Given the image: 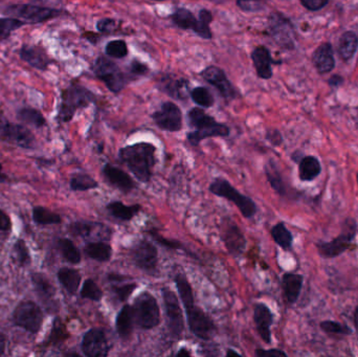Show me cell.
<instances>
[{
	"instance_id": "obj_28",
	"label": "cell",
	"mask_w": 358,
	"mask_h": 357,
	"mask_svg": "<svg viewBox=\"0 0 358 357\" xmlns=\"http://www.w3.org/2000/svg\"><path fill=\"white\" fill-rule=\"evenodd\" d=\"M322 165L316 157L306 155L298 161V178L301 182H310L320 176Z\"/></svg>"
},
{
	"instance_id": "obj_9",
	"label": "cell",
	"mask_w": 358,
	"mask_h": 357,
	"mask_svg": "<svg viewBox=\"0 0 358 357\" xmlns=\"http://www.w3.org/2000/svg\"><path fill=\"white\" fill-rule=\"evenodd\" d=\"M164 299V311H166L168 328L171 336L175 340L182 338L185 331L184 313L179 304V299L172 289L164 287L162 290Z\"/></svg>"
},
{
	"instance_id": "obj_18",
	"label": "cell",
	"mask_w": 358,
	"mask_h": 357,
	"mask_svg": "<svg viewBox=\"0 0 358 357\" xmlns=\"http://www.w3.org/2000/svg\"><path fill=\"white\" fill-rule=\"evenodd\" d=\"M201 75L203 79L213 85L226 100H232L238 96L236 88L232 86L224 71L219 67H209L203 71Z\"/></svg>"
},
{
	"instance_id": "obj_23",
	"label": "cell",
	"mask_w": 358,
	"mask_h": 357,
	"mask_svg": "<svg viewBox=\"0 0 358 357\" xmlns=\"http://www.w3.org/2000/svg\"><path fill=\"white\" fill-rule=\"evenodd\" d=\"M135 317L133 306H123L122 309L117 313V319H115V328H117V334L123 340H128L133 336V327H135Z\"/></svg>"
},
{
	"instance_id": "obj_26",
	"label": "cell",
	"mask_w": 358,
	"mask_h": 357,
	"mask_svg": "<svg viewBox=\"0 0 358 357\" xmlns=\"http://www.w3.org/2000/svg\"><path fill=\"white\" fill-rule=\"evenodd\" d=\"M160 89L176 100H185L188 96V82L174 76H164L160 78Z\"/></svg>"
},
{
	"instance_id": "obj_13",
	"label": "cell",
	"mask_w": 358,
	"mask_h": 357,
	"mask_svg": "<svg viewBox=\"0 0 358 357\" xmlns=\"http://www.w3.org/2000/svg\"><path fill=\"white\" fill-rule=\"evenodd\" d=\"M131 259L143 272H155L158 263V250L149 240L141 239L130 250Z\"/></svg>"
},
{
	"instance_id": "obj_50",
	"label": "cell",
	"mask_w": 358,
	"mask_h": 357,
	"mask_svg": "<svg viewBox=\"0 0 358 357\" xmlns=\"http://www.w3.org/2000/svg\"><path fill=\"white\" fill-rule=\"evenodd\" d=\"M99 32L104 33V34H110V33L115 32L117 26V21L110 18H104V19L100 20L96 24Z\"/></svg>"
},
{
	"instance_id": "obj_54",
	"label": "cell",
	"mask_w": 358,
	"mask_h": 357,
	"mask_svg": "<svg viewBox=\"0 0 358 357\" xmlns=\"http://www.w3.org/2000/svg\"><path fill=\"white\" fill-rule=\"evenodd\" d=\"M130 71L135 76H144L148 73V67L139 61L133 60L130 64Z\"/></svg>"
},
{
	"instance_id": "obj_47",
	"label": "cell",
	"mask_w": 358,
	"mask_h": 357,
	"mask_svg": "<svg viewBox=\"0 0 358 357\" xmlns=\"http://www.w3.org/2000/svg\"><path fill=\"white\" fill-rule=\"evenodd\" d=\"M147 233L151 236L154 241L157 242L160 245L171 250H186V247L180 242L175 239H168L164 236L160 235L156 229H148Z\"/></svg>"
},
{
	"instance_id": "obj_52",
	"label": "cell",
	"mask_w": 358,
	"mask_h": 357,
	"mask_svg": "<svg viewBox=\"0 0 358 357\" xmlns=\"http://www.w3.org/2000/svg\"><path fill=\"white\" fill-rule=\"evenodd\" d=\"M255 355L257 357H286L287 354L284 351L280 349H269V350H264V349H257Z\"/></svg>"
},
{
	"instance_id": "obj_46",
	"label": "cell",
	"mask_w": 358,
	"mask_h": 357,
	"mask_svg": "<svg viewBox=\"0 0 358 357\" xmlns=\"http://www.w3.org/2000/svg\"><path fill=\"white\" fill-rule=\"evenodd\" d=\"M26 22L17 19V18H1L0 19V40H5L14 31L24 26Z\"/></svg>"
},
{
	"instance_id": "obj_21",
	"label": "cell",
	"mask_w": 358,
	"mask_h": 357,
	"mask_svg": "<svg viewBox=\"0 0 358 357\" xmlns=\"http://www.w3.org/2000/svg\"><path fill=\"white\" fill-rule=\"evenodd\" d=\"M103 177L110 186H114L123 193H130L137 188L133 178L119 168L107 163L102 169Z\"/></svg>"
},
{
	"instance_id": "obj_22",
	"label": "cell",
	"mask_w": 358,
	"mask_h": 357,
	"mask_svg": "<svg viewBox=\"0 0 358 357\" xmlns=\"http://www.w3.org/2000/svg\"><path fill=\"white\" fill-rule=\"evenodd\" d=\"M304 277L294 272H286L282 277V290L284 299L288 304L292 305L298 302L303 287Z\"/></svg>"
},
{
	"instance_id": "obj_5",
	"label": "cell",
	"mask_w": 358,
	"mask_h": 357,
	"mask_svg": "<svg viewBox=\"0 0 358 357\" xmlns=\"http://www.w3.org/2000/svg\"><path fill=\"white\" fill-rule=\"evenodd\" d=\"M357 233V223L353 218H347L343 225V233L329 242L320 241L316 243V250L321 257L326 259L339 257L353 246V241Z\"/></svg>"
},
{
	"instance_id": "obj_41",
	"label": "cell",
	"mask_w": 358,
	"mask_h": 357,
	"mask_svg": "<svg viewBox=\"0 0 358 357\" xmlns=\"http://www.w3.org/2000/svg\"><path fill=\"white\" fill-rule=\"evenodd\" d=\"M101 223H88V221H77L69 225V233L76 237H90L94 229L101 227Z\"/></svg>"
},
{
	"instance_id": "obj_17",
	"label": "cell",
	"mask_w": 358,
	"mask_h": 357,
	"mask_svg": "<svg viewBox=\"0 0 358 357\" xmlns=\"http://www.w3.org/2000/svg\"><path fill=\"white\" fill-rule=\"evenodd\" d=\"M269 30L278 44L286 49L293 46V28L289 20L275 13L269 17Z\"/></svg>"
},
{
	"instance_id": "obj_61",
	"label": "cell",
	"mask_w": 358,
	"mask_h": 357,
	"mask_svg": "<svg viewBox=\"0 0 358 357\" xmlns=\"http://www.w3.org/2000/svg\"><path fill=\"white\" fill-rule=\"evenodd\" d=\"M8 176L3 172V165L0 164V182H7Z\"/></svg>"
},
{
	"instance_id": "obj_36",
	"label": "cell",
	"mask_w": 358,
	"mask_h": 357,
	"mask_svg": "<svg viewBox=\"0 0 358 357\" xmlns=\"http://www.w3.org/2000/svg\"><path fill=\"white\" fill-rule=\"evenodd\" d=\"M58 248L60 252L62 254V257L67 260L69 263L79 264L82 260L81 252L79 248L76 246V244L67 238H61L58 241Z\"/></svg>"
},
{
	"instance_id": "obj_60",
	"label": "cell",
	"mask_w": 358,
	"mask_h": 357,
	"mask_svg": "<svg viewBox=\"0 0 358 357\" xmlns=\"http://www.w3.org/2000/svg\"><path fill=\"white\" fill-rule=\"evenodd\" d=\"M354 327H355L356 333L358 336V306L356 307L355 313H354Z\"/></svg>"
},
{
	"instance_id": "obj_27",
	"label": "cell",
	"mask_w": 358,
	"mask_h": 357,
	"mask_svg": "<svg viewBox=\"0 0 358 357\" xmlns=\"http://www.w3.org/2000/svg\"><path fill=\"white\" fill-rule=\"evenodd\" d=\"M106 211L113 218L128 223L139 214L142 211V206L141 204L127 206L122 201H111L107 204Z\"/></svg>"
},
{
	"instance_id": "obj_59",
	"label": "cell",
	"mask_w": 358,
	"mask_h": 357,
	"mask_svg": "<svg viewBox=\"0 0 358 357\" xmlns=\"http://www.w3.org/2000/svg\"><path fill=\"white\" fill-rule=\"evenodd\" d=\"M176 356H192V353L190 352V350H189V349L182 348L180 349V350H179L178 352L176 353Z\"/></svg>"
},
{
	"instance_id": "obj_7",
	"label": "cell",
	"mask_w": 358,
	"mask_h": 357,
	"mask_svg": "<svg viewBox=\"0 0 358 357\" xmlns=\"http://www.w3.org/2000/svg\"><path fill=\"white\" fill-rule=\"evenodd\" d=\"M171 19L178 28L193 31L201 38L212 39L213 37L210 28V24L213 21V15L209 10H201L199 12L198 18H196L192 12L182 8V9H177L171 15Z\"/></svg>"
},
{
	"instance_id": "obj_37",
	"label": "cell",
	"mask_w": 358,
	"mask_h": 357,
	"mask_svg": "<svg viewBox=\"0 0 358 357\" xmlns=\"http://www.w3.org/2000/svg\"><path fill=\"white\" fill-rule=\"evenodd\" d=\"M69 186L75 192H85V191L99 188V182L88 174L76 173L71 176Z\"/></svg>"
},
{
	"instance_id": "obj_8",
	"label": "cell",
	"mask_w": 358,
	"mask_h": 357,
	"mask_svg": "<svg viewBox=\"0 0 358 357\" xmlns=\"http://www.w3.org/2000/svg\"><path fill=\"white\" fill-rule=\"evenodd\" d=\"M135 324L141 329L152 330L160 323V309L157 299L148 291H144L133 304Z\"/></svg>"
},
{
	"instance_id": "obj_14",
	"label": "cell",
	"mask_w": 358,
	"mask_h": 357,
	"mask_svg": "<svg viewBox=\"0 0 358 357\" xmlns=\"http://www.w3.org/2000/svg\"><path fill=\"white\" fill-rule=\"evenodd\" d=\"M7 14L12 17L17 18L28 24H39L53 19L59 15L57 10L49 9V8L38 7L34 5H14L8 8Z\"/></svg>"
},
{
	"instance_id": "obj_34",
	"label": "cell",
	"mask_w": 358,
	"mask_h": 357,
	"mask_svg": "<svg viewBox=\"0 0 358 357\" xmlns=\"http://www.w3.org/2000/svg\"><path fill=\"white\" fill-rule=\"evenodd\" d=\"M32 283L34 285L35 290L38 293L39 297L44 301H51L56 295V289L51 281L41 274V272H34L31 276Z\"/></svg>"
},
{
	"instance_id": "obj_3",
	"label": "cell",
	"mask_w": 358,
	"mask_h": 357,
	"mask_svg": "<svg viewBox=\"0 0 358 357\" xmlns=\"http://www.w3.org/2000/svg\"><path fill=\"white\" fill-rule=\"evenodd\" d=\"M189 124L194 130L187 135L190 145L197 147L203 139L210 137H226L230 135V128L222 123L217 122L201 108H193L188 114Z\"/></svg>"
},
{
	"instance_id": "obj_30",
	"label": "cell",
	"mask_w": 358,
	"mask_h": 357,
	"mask_svg": "<svg viewBox=\"0 0 358 357\" xmlns=\"http://www.w3.org/2000/svg\"><path fill=\"white\" fill-rule=\"evenodd\" d=\"M112 252L113 250L110 244L104 241L90 242L84 247V254L90 259L101 262V263L110 261Z\"/></svg>"
},
{
	"instance_id": "obj_4",
	"label": "cell",
	"mask_w": 358,
	"mask_h": 357,
	"mask_svg": "<svg viewBox=\"0 0 358 357\" xmlns=\"http://www.w3.org/2000/svg\"><path fill=\"white\" fill-rule=\"evenodd\" d=\"M209 190L212 194L234 203L244 218H253L258 212L257 203L250 197L239 192L225 178H215L210 184Z\"/></svg>"
},
{
	"instance_id": "obj_11",
	"label": "cell",
	"mask_w": 358,
	"mask_h": 357,
	"mask_svg": "<svg viewBox=\"0 0 358 357\" xmlns=\"http://www.w3.org/2000/svg\"><path fill=\"white\" fill-rule=\"evenodd\" d=\"M14 324L30 333H38L43 324L40 307L32 301L18 304L13 313Z\"/></svg>"
},
{
	"instance_id": "obj_16",
	"label": "cell",
	"mask_w": 358,
	"mask_h": 357,
	"mask_svg": "<svg viewBox=\"0 0 358 357\" xmlns=\"http://www.w3.org/2000/svg\"><path fill=\"white\" fill-rule=\"evenodd\" d=\"M154 123L158 128L169 132H178L182 129V110L173 102L162 104L160 110L154 112Z\"/></svg>"
},
{
	"instance_id": "obj_1",
	"label": "cell",
	"mask_w": 358,
	"mask_h": 357,
	"mask_svg": "<svg viewBox=\"0 0 358 357\" xmlns=\"http://www.w3.org/2000/svg\"><path fill=\"white\" fill-rule=\"evenodd\" d=\"M179 297L187 313L189 329L196 338L210 340L217 331L213 319L205 311L195 304L192 285L184 272H177L174 278Z\"/></svg>"
},
{
	"instance_id": "obj_55",
	"label": "cell",
	"mask_w": 358,
	"mask_h": 357,
	"mask_svg": "<svg viewBox=\"0 0 358 357\" xmlns=\"http://www.w3.org/2000/svg\"><path fill=\"white\" fill-rule=\"evenodd\" d=\"M12 227V221L10 218L9 215L7 213L3 212V210H0V231L1 232H9Z\"/></svg>"
},
{
	"instance_id": "obj_20",
	"label": "cell",
	"mask_w": 358,
	"mask_h": 357,
	"mask_svg": "<svg viewBox=\"0 0 358 357\" xmlns=\"http://www.w3.org/2000/svg\"><path fill=\"white\" fill-rule=\"evenodd\" d=\"M275 315L268 306L264 303H256L254 306V323L257 332L265 344H271V326Z\"/></svg>"
},
{
	"instance_id": "obj_39",
	"label": "cell",
	"mask_w": 358,
	"mask_h": 357,
	"mask_svg": "<svg viewBox=\"0 0 358 357\" xmlns=\"http://www.w3.org/2000/svg\"><path fill=\"white\" fill-rule=\"evenodd\" d=\"M12 256H13L15 263H17L22 268L30 265L31 262H32V258H31L28 246H26L24 240L22 239H18L15 244H14Z\"/></svg>"
},
{
	"instance_id": "obj_56",
	"label": "cell",
	"mask_w": 358,
	"mask_h": 357,
	"mask_svg": "<svg viewBox=\"0 0 358 357\" xmlns=\"http://www.w3.org/2000/svg\"><path fill=\"white\" fill-rule=\"evenodd\" d=\"M6 347H7V338L0 333V356L5 354Z\"/></svg>"
},
{
	"instance_id": "obj_33",
	"label": "cell",
	"mask_w": 358,
	"mask_h": 357,
	"mask_svg": "<svg viewBox=\"0 0 358 357\" xmlns=\"http://www.w3.org/2000/svg\"><path fill=\"white\" fill-rule=\"evenodd\" d=\"M358 47V38L355 33L346 32L339 38L337 52L343 61H349L355 55Z\"/></svg>"
},
{
	"instance_id": "obj_45",
	"label": "cell",
	"mask_w": 358,
	"mask_h": 357,
	"mask_svg": "<svg viewBox=\"0 0 358 357\" xmlns=\"http://www.w3.org/2000/svg\"><path fill=\"white\" fill-rule=\"evenodd\" d=\"M191 98L197 105L210 108L214 105V98L211 92L205 87H196L191 92Z\"/></svg>"
},
{
	"instance_id": "obj_15",
	"label": "cell",
	"mask_w": 358,
	"mask_h": 357,
	"mask_svg": "<svg viewBox=\"0 0 358 357\" xmlns=\"http://www.w3.org/2000/svg\"><path fill=\"white\" fill-rule=\"evenodd\" d=\"M84 355L88 357H106L111 346L103 328H92L84 334L81 344Z\"/></svg>"
},
{
	"instance_id": "obj_40",
	"label": "cell",
	"mask_w": 358,
	"mask_h": 357,
	"mask_svg": "<svg viewBox=\"0 0 358 357\" xmlns=\"http://www.w3.org/2000/svg\"><path fill=\"white\" fill-rule=\"evenodd\" d=\"M18 119L31 126L41 128L45 125V119L40 112L33 108H22L18 112Z\"/></svg>"
},
{
	"instance_id": "obj_63",
	"label": "cell",
	"mask_w": 358,
	"mask_h": 357,
	"mask_svg": "<svg viewBox=\"0 0 358 357\" xmlns=\"http://www.w3.org/2000/svg\"><path fill=\"white\" fill-rule=\"evenodd\" d=\"M153 1H164V0H153Z\"/></svg>"
},
{
	"instance_id": "obj_51",
	"label": "cell",
	"mask_w": 358,
	"mask_h": 357,
	"mask_svg": "<svg viewBox=\"0 0 358 357\" xmlns=\"http://www.w3.org/2000/svg\"><path fill=\"white\" fill-rule=\"evenodd\" d=\"M302 6L309 11H320L323 8L326 7L329 0H300Z\"/></svg>"
},
{
	"instance_id": "obj_25",
	"label": "cell",
	"mask_w": 358,
	"mask_h": 357,
	"mask_svg": "<svg viewBox=\"0 0 358 357\" xmlns=\"http://www.w3.org/2000/svg\"><path fill=\"white\" fill-rule=\"evenodd\" d=\"M252 60L259 78L268 80L273 77V69H271L273 59L266 47H256L252 53Z\"/></svg>"
},
{
	"instance_id": "obj_53",
	"label": "cell",
	"mask_w": 358,
	"mask_h": 357,
	"mask_svg": "<svg viewBox=\"0 0 358 357\" xmlns=\"http://www.w3.org/2000/svg\"><path fill=\"white\" fill-rule=\"evenodd\" d=\"M266 139L273 146H280L283 143L281 132L279 130H275V129L267 131Z\"/></svg>"
},
{
	"instance_id": "obj_31",
	"label": "cell",
	"mask_w": 358,
	"mask_h": 357,
	"mask_svg": "<svg viewBox=\"0 0 358 357\" xmlns=\"http://www.w3.org/2000/svg\"><path fill=\"white\" fill-rule=\"evenodd\" d=\"M264 170L265 175H266L267 180H268L269 184H271L273 190L275 191L279 196H287V186H286L283 175H282L281 171H280L275 161H271H271L267 162Z\"/></svg>"
},
{
	"instance_id": "obj_35",
	"label": "cell",
	"mask_w": 358,
	"mask_h": 357,
	"mask_svg": "<svg viewBox=\"0 0 358 357\" xmlns=\"http://www.w3.org/2000/svg\"><path fill=\"white\" fill-rule=\"evenodd\" d=\"M271 235L273 241L279 245L282 250H290L293 244V236L291 232L286 227L285 223H278L271 229Z\"/></svg>"
},
{
	"instance_id": "obj_44",
	"label": "cell",
	"mask_w": 358,
	"mask_h": 357,
	"mask_svg": "<svg viewBox=\"0 0 358 357\" xmlns=\"http://www.w3.org/2000/svg\"><path fill=\"white\" fill-rule=\"evenodd\" d=\"M107 56L113 59H123L128 55V47L126 42L123 40H113L107 43L106 49Z\"/></svg>"
},
{
	"instance_id": "obj_57",
	"label": "cell",
	"mask_w": 358,
	"mask_h": 357,
	"mask_svg": "<svg viewBox=\"0 0 358 357\" xmlns=\"http://www.w3.org/2000/svg\"><path fill=\"white\" fill-rule=\"evenodd\" d=\"M343 82V78L339 77V76H333V77L329 80V84L332 86H339Z\"/></svg>"
},
{
	"instance_id": "obj_32",
	"label": "cell",
	"mask_w": 358,
	"mask_h": 357,
	"mask_svg": "<svg viewBox=\"0 0 358 357\" xmlns=\"http://www.w3.org/2000/svg\"><path fill=\"white\" fill-rule=\"evenodd\" d=\"M58 280L69 295H74L79 290L82 282L81 272L75 268H63L57 274Z\"/></svg>"
},
{
	"instance_id": "obj_38",
	"label": "cell",
	"mask_w": 358,
	"mask_h": 357,
	"mask_svg": "<svg viewBox=\"0 0 358 357\" xmlns=\"http://www.w3.org/2000/svg\"><path fill=\"white\" fill-rule=\"evenodd\" d=\"M33 220L39 225H59L62 223V218L59 214L43 207H35L33 209Z\"/></svg>"
},
{
	"instance_id": "obj_43",
	"label": "cell",
	"mask_w": 358,
	"mask_h": 357,
	"mask_svg": "<svg viewBox=\"0 0 358 357\" xmlns=\"http://www.w3.org/2000/svg\"><path fill=\"white\" fill-rule=\"evenodd\" d=\"M80 295L83 299L100 302L103 297V291L92 279H87V280L84 281Z\"/></svg>"
},
{
	"instance_id": "obj_10",
	"label": "cell",
	"mask_w": 358,
	"mask_h": 357,
	"mask_svg": "<svg viewBox=\"0 0 358 357\" xmlns=\"http://www.w3.org/2000/svg\"><path fill=\"white\" fill-rule=\"evenodd\" d=\"M94 71L110 92L117 94L124 89L127 83L126 76L113 61L109 60L106 57H99L96 59Z\"/></svg>"
},
{
	"instance_id": "obj_24",
	"label": "cell",
	"mask_w": 358,
	"mask_h": 357,
	"mask_svg": "<svg viewBox=\"0 0 358 357\" xmlns=\"http://www.w3.org/2000/svg\"><path fill=\"white\" fill-rule=\"evenodd\" d=\"M312 61L316 71L324 75L330 73L335 67L334 55L330 43H322L312 55Z\"/></svg>"
},
{
	"instance_id": "obj_2",
	"label": "cell",
	"mask_w": 358,
	"mask_h": 357,
	"mask_svg": "<svg viewBox=\"0 0 358 357\" xmlns=\"http://www.w3.org/2000/svg\"><path fill=\"white\" fill-rule=\"evenodd\" d=\"M156 150L153 143L141 141L121 148L119 159L139 182L148 184L156 165Z\"/></svg>"
},
{
	"instance_id": "obj_48",
	"label": "cell",
	"mask_w": 358,
	"mask_h": 357,
	"mask_svg": "<svg viewBox=\"0 0 358 357\" xmlns=\"http://www.w3.org/2000/svg\"><path fill=\"white\" fill-rule=\"evenodd\" d=\"M139 285L137 283H128V284L122 285V286L113 287L112 291L117 299L119 302H126L133 293L137 290Z\"/></svg>"
},
{
	"instance_id": "obj_6",
	"label": "cell",
	"mask_w": 358,
	"mask_h": 357,
	"mask_svg": "<svg viewBox=\"0 0 358 357\" xmlns=\"http://www.w3.org/2000/svg\"><path fill=\"white\" fill-rule=\"evenodd\" d=\"M94 100V94L81 85H71L65 89L61 98L59 110V120L69 122L77 110L85 108Z\"/></svg>"
},
{
	"instance_id": "obj_19",
	"label": "cell",
	"mask_w": 358,
	"mask_h": 357,
	"mask_svg": "<svg viewBox=\"0 0 358 357\" xmlns=\"http://www.w3.org/2000/svg\"><path fill=\"white\" fill-rule=\"evenodd\" d=\"M222 241L232 257H240L246 248V235L236 223H230L221 234Z\"/></svg>"
},
{
	"instance_id": "obj_49",
	"label": "cell",
	"mask_w": 358,
	"mask_h": 357,
	"mask_svg": "<svg viewBox=\"0 0 358 357\" xmlns=\"http://www.w3.org/2000/svg\"><path fill=\"white\" fill-rule=\"evenodd\" d=\"M264 0H237V5L246 12L259 11Z\"/></svg>"
},
{
	"instance_id": "obj_12",
	"label": "cell",
	"mask_w": 358,
	"mask_h": 357,
	"mask_svg": "<svg viewBox=\"0 0 358 357\" xmlns=\"http://www.w3.org/2000/svg\"><path fill=\"white\" fill-rule=\"evenodd\" d=\"M0 141L24 149H33L36 145L34 134L26 127L13 124L6 119H0Z\"/></svg>"
},
{
	"instance_id": "obj_29",
	"label": "cell",
	"mask_w": 358,
	"mask_h": 357,
	"mask_svg": "<svg viewBox=\"0 0 358 357\" xmlns=\"http://www.w3.org/2000/svg\"><path fill=\"white\" fill-rule=\"evenodd\" d=\"M20 56H22V60L26 61L31 67L37 69H46L49 65V57L40 47L26 45L22 47Z\"/></svg>"
},
{
	"instance_id": "obj_64",
	"label": "cell",
	"mask_w": 358,
	"mask_h": 357,
	"mask_svg": "<svg viewBox=\"0 0 358 357\" xmlns=\"http://www.w3.org/2000/svg\"><path fill=\"white\" fill-rule=\"evenodd\" d=\"M356 178H357V184H358V173H357V176H356Z\"/></svg>"
},
{
	"instance_id": "obj_58",
	"label": "cell",
	"mask_w": 358,
	"mask_h": 357,
	"mask_svg": "<svg viewBox=\"0 0 358 357\" xmlns=\"http://www.w3.org/2000/svg\"><path fill=\"white\" fill-rule=\"evenodd\" d=\"M108 279L110 281H112V282H117V281H122L123 279H125V277H123L122 275L119 274H111L108 275Z\"/></svg>"
},
{
	"instance_id": "obj_62",
	"label": "cell",
	"mask_w": 358,
	"mask_h": 357,
	"mask_svg": "<svg viewBox=\"0 0 358 357\" xmlns=\"http://www.w3.org/2000/svg\"><path fill=\"white\" fill-rule=\"evenodd\" d=\"M226 356H230V355H238V356H240V353L237 352V351L232 350V349H228L226 350L225 353Z\"/></svg>"
},
{
	"instance_id": "obj_42",
	"label": "cell",
	"mask_w": 358,
	"mask_h": 357,
	"mask_svg": "<svg viewBox=\"0 0 358 357\" xmlns=\"http://www.w3.org/2000/svg\"><path fill=\"white\" fill-rule=\"evenodd\" d=\"M321 329L331 336H351L352 329L346 324L335 321H323L320 324Z\"/></svg>"
}]
</instances>
